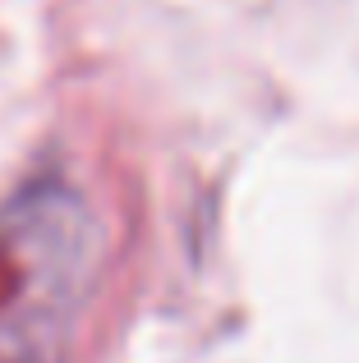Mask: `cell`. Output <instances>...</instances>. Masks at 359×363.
<instances>
[{
  "instance_id": "6da1fadb",
  "label": "cell",
  "mask_w": 359,
  "mask_h": 363,
  "mask_svg": "<svg viewBox=\"0 0 359 363\" xmlns=\"http://www.w3.org/2000/svg\"><path fill=\"white\" fill-rule=\"evenodd\" d=\"M97 230L65 184H28L0 212V363H65Z\"/></svg>"
}]
</instances>
